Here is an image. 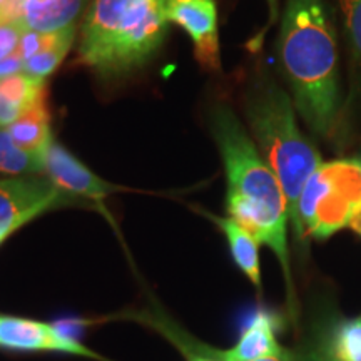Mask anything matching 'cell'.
I'll return each instance as SVG.
<instances>
[{
    "mask_svg": "<svg viewBox=\"0 0 361 361\" xmlns=\"http://www.w3.org/2000/svg\"><path fill=\"white\" fill-rule=\"evenodd\" d=\"M207 123L224 164L229 218L247 229L259 245H266L274 252L286 279L291 310H295L288 247L290 214L281 184L228 104L211 107Z\"/></svg>",
    "mask_w": 361,
    "mask_h": 361,
    "instance_id": "6da1fadb",
    "label": "cell"
},
{
    "mask_svg": "<svg viewBox=\"0 0 361 361\" xmlns=\"http://www.w3.org/2000/svg\"><path fill=\"white\" fill-rule=\"evenodd\" d=\"M278 51L298 114L311 133L331 137L340 117V71L324 0H286Z\"/></svg>",
    "mask_w": 361,
    "mask_h": 361,
    "instance_id": "7a4b0ae2",
    "label": "cell"
},
{
    "mask_svg": "<svg viewBox=\"0 0 361 361\" xmlns=\"http://www.w3.org/2000/svg\"><path fill=\"white\" fill-rule=\"evenodd\" d=\"M245 116L259 154L281 184L296 241L305 243L298 206L306 180L323 164L322 154L301 133L293 97L268 74L247 85Z\"/></svg>",
    "mask_w": 361,
    "mask_h": 361,
    "instance_id": "3957f363",
    "label": "cell"
},
{
    "mask_svg": "<svg viewBox=\"0 0 361 361\" xmlns=\"http://www.w3.org/2000/svg\"><path fill=\"white\" fill-rule=\"evenodd\" d=\"M168 0H92L79 59L101 78H123L157 52L169 30Z\"/></svg>",
    "mask_w": 361,
    "mask_h": 361,
    "instance_id": "277c9868",
    "label": "cell"
},
{
    "mask_svg": "<svg viewBox=\"0 0 361 361\" xmlns=\"http://www.w3.org/2000/svg\"><path fill=\"white\" fill-rule=\"evenodd\" d=\"M361 202V161L323 162L306 180L298 214L305 238L324 241L350 224Z\"/></svg>",
    "mask_w": 361,
    "mask_h": 361,
    "instance_id": "5b68a950",
    "label": "cell"
},
{
    "mask_svg": "<svg viewBox=\"0 0 361 361\" xmlns=\"http://www.w3.org/2000/svg\"><path fill=\"white\" fill-rule=\"evenodd\" d=\"M78 202L49 178L0 179V246L47 211Z\"/></svg>",
    "mask_w": 361,
    "mask_h": 361,
    "instance_id": "8992f818",
    "label": "cell"
},
{
    "mask_svg": "<svg viewBox=\"0 0 361 361\" xmlns=\"http://www.w3.org/2000/svg\"><path fill=\"white\" fill-rule=\"evenodd\" d=\"M0 350L20 353H64L94 361H111L75 338L66 335L56 324L12 314H0Z\"/></svg>",
    "mask_w": 361,
    "mask_h": 361,
    "instance_id": "52a82bcc",
    "label": "cell"
},
{
    "mask_svg": "<svg viewBox=\"0 0 361 361\" xmlns=\"http://www.w3.org/2000/svg\"><path fill=\"white\" fill-rule=\"evenodd\" d=\"M168 19L186 30L202 69L221 71L218 8L214 0H168Z\"/></svg>",
    "mask_w": 361,
    "mask_h": 361,
    "instance_id": "ba28073f",
    "label": "cell"
},
{
    "mask_svg": "<svg viewBox=\"0 0 361 361\" xmlns=\"http://www.w3.org/2000/svg\"><path fill=\"white\" fill-rule=\"evenodd\" d=\"M44 173L57 188H61L71 196L102 200L109 192L119 189L97 178L87 166H84L78 157L72 156L64 146L56 141H52L45 152Z\"/></svg>",
    "mask_w": 361,
    "mask_h": 361,
    "instance_id": "9c48e42d",
    "label": "cell"
},
{
    "mask_svg": "<svg viewBox=\"0 0 361 361\" xmlns=\"http://www.w3.org/2000/svg\"><path fill=\"white\" fill-rule=\"evenodd\" d=\"M276 323V316L266 310H258L233 348L216 350L206 346V356L219 361H259L290 355L291 350L284 348L278 341L274 333Z\"/></svg>",
    "mask_w": 361,
    "mask_h": 361,
    "instance_id": "30bf717a",
    "label": "cell"
},
{
    "mask_svg": "<svg viewBox=\"0 0 361 361\" xmlns=\"http://www.w3.org/2000/svg\"><path fill=\"white\" fill-rule=\"evenodd\" d=\"M87 0H20L19 24L25 30L51 34L74 25Z\"/></svg>",
    "mask_w": 361,
    "mask_h": 361,
    "instance_id": "8fae6325",
    "label": "cell"
},
{
    "mask_svg": "<svg viewBox=\"0 0 361 361\" xmlns=\"http://www.w3.org/2000/svg\"><path fill=\"white\" fill-rule=\"evenodd\" d=\"M40 102H45V80L24 72L0 79V128L7 129Z\"/></svg>",
    "mask_w": 361,
    "mask_h": 361,
    "instance_id": "7c38bea8",
    "label": "cell"
},
{
    "mask_svg": "<svg viewBox=\"0 0 361 361\" xmlns=\"http://www.w3.org/2000/svg\"><path fill=\"white\" fill-rule=\"evenodd\" d=\"M201 213L207 219L213 221L221 231H223L226 239H228L229 251H231L234 263L246 274L247 279L255 284L256 290L261 293L263 286H261L259 243L256 241V238L233 218H229V216H218L207 213V211H201Z\"/></svg>",
    "mask_w": 361,
    "mask_h": 361,
    "instance_id": "4fadbf2b",
    "label": "cell"
},
{
    "mask_svg": "<svg viewBox=\"0 0 361 361\" xmlns=\"http://www.w3.org/2000/svg\"><path fill=\"white\" fill-rule=\"evenodd\" d=\"M7 130L17 146L40 156H45L54 141L51 134V116H49L45 102H40L27 111L19 121L8 126Z\"/></svg>",
    "mask_w": 361,
    "mask_h": 361,
    "instance_id": "5bb4252c",
    "label": "cell"
},
{
    "mask_svg": "<svg viewBox=\"0 0 361 361\" xmlns=\"http://www.w3.org/2000/svg\"><path fill=\"white\" fill-rule=\"evenodd\" d=\"M74 39L75 25H69L66 29L59 30V32H52L49 35L47 44L44 45L42 51L25 62L24 74L40 80L47 79L64 61L72 44H74Z\"/></svg>",
    "mask_w": 361,
    "mask_h": 361,
    "instance_id": "9a60e30c",
    "label": "cell"
},
{
    "mask_svg": "<svg viewBox=\"0 0 361 361\" xmlns=\"http://www.w3.org/2000/svg\"><path fill=\"white\" fill-rule=\"evenodd\" d=\"M318 335L336 360L361 361V314L319 329Z\"/></svg>",
    "mask_w": 361,
    "mask_h": 361,
    "instance_id": "2e32d148",
    "label": "cell"
},
{
    "mask_svg": "<svg viewBox=\"0 0 361 361\" xmlns=\"http://www.w3.org/2000/svg\"><path fill=\"white\" fill-rule=\"evenodd\" d=\"M45 171V156L29 152L13 142L7 129L0 128V173L8 176L39 174Z\"/></svg>",
    "mask_w": 361,
    "mask_h": 361,
    "instance_id": "e0dca14e",
    "label": "cell"
},
{
    "mask_svg": "<svg viewBox=\"0 0 361 361\" xmlns=\"http://www.w3.org/2000/svg\"><path fill=\"white\" fill-rule=\"evenodd\" d=\"M146 323L151 324L154 329H159L162 335L168 338V340L173 341L174 345L180 350V353L186 356L188 361H219L202 355V343L194 341L188 333H183L179 328L173 326L168 319L156 318V316H151V318H149L147 316Z\"/></svg>",
    "mask_w": 361,
    "mask_h": 361,
    "instance_id": "ac0fdd59",
    "label": "cell"
},
{
    "mask_svg": "<svg viewBox=\"0 0 361 361\" xmlns=\"http://www.w3.org/2000/svg\"><path fill=\"white\" fill-rule=\"evenodd\" d=\"M355 56L361 62V0H338Z\"/></svg>",
    "mask_w": 361,
    "mask_h": 361,
    "instance_id": "d6986e66",
    "label": "cell"
},
{
    "mask_svg": "<svg viewBox=\"0 0 361 361\" xmlns=\"http://www.w3.org/2000/svg\"><path fill=\"white\" fill-rule=\"evenodd\" d=\"M293 361H340L329 353L322 336L316 333L314 340L306 341L298 350H293Z\"/></svg>",
    "mask_w": 361,
    "mask_h": 361,
    "instance_id": "ffe728a7",
    "label": "cell"
},
{
    "mask_svg": "<svg viewBox=\"0 0 361 361\" xmlns=\"http://www.w3.org/2000/svg\"><path fill=\"white\" fill-rule=\"evenodd\" d=\"M24 27L19 24H0V61L17 52Z\"/></svg>",
    "mask_w": 361,
    "mask_h": 361,
    "instance_id": "44dd1931",
    "label": "cell"
},
{
    "mask_svg": "<svg viewBox=\"0 0 361 361\" xmlns=\"http://www.w3.org/2000/svg\"><path fill=\"white\" fill-rule=\"evenodd\" d=\"M24 66H25L24 59H22L17 52L6 59H2V61H0V79L11 78V75H16V74H22V72H24Z\"/></svg>",
    "mask_w": 361,
    "mask_h": 361,
    "instance_id": "7402d4cb",
    "label": "cell"
},
{
    "mask_svg": "<svg viewBox=\"0 0 361 361\" xmlns=\"http://www.w3.org/2000/svg\"><path fill=\"white\" fill-rule=\"evenodd\" d=\"M350 228L356 231L358 234H361V202L358 206H356V209L353 211V214H351V219H350Z\"/></svg>",
    "mask_w": 361,
    "mask_h": 361,
    "instance_id": "603a6c76",
    "label": "cell"
},
{
    "mask_svg": "<svg viewBox=\"0 0 361 361\" xmlns=\"http://www.w3.org/2000/svg\"><path fill=\"white\" fill-rule=\"evenodd\" d=\"M269 6V24L276 22L278 19V0H266Z\"/></svg>",
    "mask_w": 361,
    "mask_h": 361,
    "instance_id": "cb8c5ba5",
    "label": "cell"
},
{
    "mask_svg": "<svg viewBox=\"0 0 361 361\" xmlns=\"http://www.w3.org/2000/svg\"><path fill=\"white\" fill-rule=\"evenodd\" d=\"M259 361H293V350L290 351V355H286V356H278V358H266V360H259Z\"/></svg>",
    "mask_w": 361,
    "mask_h": 361,
    "instance_id": "d4e9b609",
    "label": "cell"
}]
</instances>
